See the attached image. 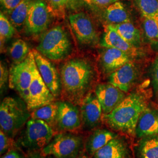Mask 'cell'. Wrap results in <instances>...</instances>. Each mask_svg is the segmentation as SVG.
Here are the masks:
<instances>
[{
    "label": "cell",
    "mask_w": 158,
    "mask_h": 158,
    "mask_svg": "<svg viewBox=\"0 0 158 158\" xmlns=\"http://www.w3.org/2000/svg\"><path fill=\"white\" fill-rule=\"evenodd\" d=\"M153 79L154 89L156 91H158V59L155 63V64L154 66Z\"/></svg>",
    "instance_id": "35"
},
{
    "label": "cell",
    "mask_w": 158,
    "mask_h": 158,
    "mask_svg": "<svg viewBox=\"0 0 158 158\" xmlns=\"http://www.w3.org/2000/svg\"><path fill=\"white\" fill-rule=\"evenodd\" d=\"M102 46L106 48H116L124 51L130 55H134L136 52L135 46L124 40L110 24L108 25L101 42Z\"/></svg>",
    "instance_id": "19"
},
{
    "label": "cell",
    "mask_w": 158,
    "mask_h": 158,
    "mask_svg": "<svg viewBox=\"0 0 158 158\" xmlns=\"http://www.w3.org/2000/svg\"><path fill=\"white\" fill-rule=\"evenodd\" d=\"M35 62L32 51L22 62L12 66L9 74V86L17 91L25 102L28 96L29 89L33 77V64Z\"/></svg>",
    "instance_id": "7"
},
{
    "label": "cell",
    "mask_w": 158,
    "mask_h": 158,
    "mask_svg": "<svg viewBox=\"0 0 158 158\" xmlns=\"http://www.w3.org/2000/svg\"><path fill=\"white\" fill-rule=\"evenodd\" d=\"M14 145V142L11 137L6 135L2 131H0V153L1 155L4 154L10 151Z\"/></svg>",
    "instance_id": "30"
},
{
    "label": "cell",
    "mask_w": 158,
    "mask_h": 158,
    "mask_svg": "<svg viewBox=\"0 0 158 158\" xmlns=\"http://www.w3.org/2000/svg\"><path fill=\"white\" fill-rule=\"evenodd\" d=\"M83 147V139L81 136L61 132L53 137L41 153L44 156H52L55 158H76Z\"/></svg>",
    "instance_id": "5"
},
{
    "label": "cell",
    "mask_w": 158,
    "mask_h": 158,
    "mask_svg": "<svg viewBox=\"0 0 158 158\" xmlns=\"http://www.w3.org/2000/svg\"><path fill=\"white\" fill-rule=\"evenodd\" d=\"M23 0H1V3L6 11L10 13Z\"/></svg>",
    "instance_id": "32"
},
{
    "label": "cell",
    "mask_w": 158,
    "mask_h": 158,
    "mask_svg": "<svg viewBox=\"0 0 158 158\" xmlns=\"http://www.w3.org/2000/svg\"><path fill=\"white\" fill-rule=\"evenodd\" d=\"M28 110L18 100L8 97L0 106V127L6 135L13 137L27 124L31 114Z\"/></svg>",
    "instance_id": "3"
},
{
    "label": "cell",
    "mask_w": 158,
    "mask_h": 158,
    "mask_svg": "<svg viewBox=\"0 0 158 158\" xmlns=\"http://www.w3.org/2000/svg\"><path fill=\"white\" fill-rule=\"evenodd\" d=\"M147 108L144 96L134 92L125 97L111 113L104 115V120L113 130L134 135L139 118Z\"/></svg>",
    "instance_id": "2"
},
{
    "label": "cell",
    "mask_w": 158,
    "mask_h": 158,
    "mask_svg": "<svg viewBox=\"0 0 158 158\" xmlns=\"http://www.w3.org/2000/svg\"><path fill=\"white\" fill-rule=\"evenodd\" d=\"M111 25L117 33L128 43L134 46L139 45L141 41V34L133 23L128 22Z\"/></svg>",
    "instance_id": "23"
},
{
    "label": "cell",
    "mask_w": 158,
    "mask_h": 158,
    "mask_svg": "<svg viewBox=\"0 0 158 158\" xmlns=\"http://www.w3.org/2000/svg\"><path fill=\"white\" fill-rule=\"evenodd\" d=\"M117 136V134L107 130H96L87 139L85 145V150L90 156H93L97 151Z\"/></svg>",
    "instance_id": "20"
},
{
    "label": "cell",
    "mask_w": 158,
    "mask_h": 158,
    "mask_svg": "<svg viewBox=\"0 0 158 158\" xmlns=\"http://www.w3.org/2000/svg\"><path fill=\"white\" fill-rule=\"evenodd\" d=\"M104 16L110 24L130 22L128 12L124 5L119 1H117L108 6L104 11Z\"/></svg>",
    "instance_id": "21"
},
{
    "label": "cell",
    "mask_w": 158,
    "mask_h": 158,
    "mask_svg": "<svg viewBox=\"0 0 158 158\" xmlns=\"http://www.w3.org/2000/svg\"><path fill=\"white\" fill-rule=\"evenodd\" d=\"M53 10H62L65 6H68L69 0H48Z\"/></svg>",
    "instance_id": "33"
},
{
    "label": "cell",
    "mask_w": 158,
    "mask_h": 158,
    "mask_svg": "<svg viewBox=\"0 0 158 158\" xmlns=\"http://www.w3.org/2000/svg\"><path fill=\"white\" fill-rule=\"evenodd\" d=\"M29 158H44V156H43L42 153H35L34 154L31 155Z\"/></svg>",
    "instance_id": "38"
},
{
    "label": "cell",
    "mask_w": 158,
    "mask_h": 158,
    "mask_svg": "<svg viewBox=\"0 0 158 158\" xmlns=\"http://www.w3.org/2000/svg\"><path fill=\"white\" fill-rule=\"evenodd\" d=\"M85 3H90V0H69L68 7L72 9H77L83 6Z\"/></svg>",
    "instance_id": "34"
},
{
    "label": "cell",
    "mask_w": 158,
    "mask_h": 158,
    "mask_svg": "<svg viewBox=\"0 0 158 158\" xmlns=\"http://www.w3.org/2000/svg\"><path fill=\"white\" fill-rule=\"evenodd\" d=\"M29 52L27 44L22 40L15 41L10 48V56L16 64L23 61L28 56Z\"/></svg>",
    "instance_id": "26"
},
{
    "label": "cell",
    "mask_w": 158,
    "mask_h": 158,
    "mask_svg": "<svg viewBox=\"0 0 158 158\" xmlns=\"http://www.w3.org/2000/svg\"><path fill=\"white\" fill-rule=\"evenodd\" d=\"M131 61V55L128 53L113 48L104 51L101 59L102 67L107 73H113Z\"/></svg>",
    "instance_id": "18"
},
{
    "label": "cell",
    "mask_w": 158,
    "mask_h": 158,
    "mask_svg": "<svg viewBox=\"0 0 158 158\" xmlns=\"http://www.w3.org/2000/svg\"><path fill=\"white\" fill-rule=\"evenodd\" d=\"M76 158H88V157L86 156H85V155H81V156H78V157H77Z\"/></svg>",
    "instance_id": "39"
},
{
    "label": "cell",
    "mask_w": 158,
    "mask_h": 158,
    "mask_svg": "<svg viewBox=\"0 0 158 158\" xmlns=\"http://www.w3.org/2000/svg\"><path fill=\"white\" fill-rule=\"evenodd\" d=\"M143 29L147 37L149 40L158 42V21L149 18L144 17Z\"/></svg>",
    "instance_id": "29"
},
{
    "label": "cell",
    "mask_w": 158,
    "mask_h": 158,
    "mask_svg": "<svg viewBox=\"0 0 158 158\" xmlns=\"http://www.w3.org/2000/svg\"><path fill=\"white\" fill-rule=\"evenodd\" d=\"M48 156V157L47 158H54L53 156Z\"/></svg>",
    "instance_id": "40"
},
{
    "label": "cell",
    "mask_w": 158,
    "mask_h": 158,
    "mask_svg": "<svg viewBox=\"0 0 158 158\" xmlns=\"http://www.w3.org/2000/svg\"><path fill=\"white\" fill-rule=\"evenodd\" d=\"M36 66L48 88L55 97L60 91V82L56 68L48 59L36 49L32 50Z\"/></svg>",
    "instance_id": "11"
},
{
    "label": "cell",
    "mask_w": 158,
    "mask_h": 158,
    "mask_svg": "<svg viewBox=\"0 0 158 158\" xmlns=\"http://www.w3.org/2000/svg\"><path fill=\"white\" fill-rule=\"evenodd\" d=\"M92 158H131V152L127 142L117 136L97 151Z\"/></svg>",
    "instance_id": "16"
},
{
    "label": "cell",
    "mask_w": 158,
    "mask_h": 158,
    "mask_svg": "<svg viewBox=\"0 0 158 158\" xmlns=\"http://www.w3.org/2000/svg\"><path fill=\"white\" fill-rule=\"evenodd\" d=\"M58 104L55 128L63 132L78 129L81 121L78 108L69 102H58Z\"/></svg>",
    "instance_id": "12"
},
{
    "label": "cell",
    "mask_w": 158,
    "mask_h": 158,
    "mask_svg": "<svg viewBox=\"0 0 158 158\" xmlns=\"http://www.w3.org/2000/svg\"><path fill=\"white\" fill-rule=\"evenodd\" d=\"M61 83L66 98L72 102H83L94 78L90 63L81 58L68 60L61 69Z\"/></svg>",
    "instance_id": "1"
},
{
    "label": "cell",
    "mask_w": 158,
    "mask_h": 158,
    "mask_svg": "<svg viewBox=\"0 0 158 158\" xmlns=\"http://www.w3.org/2000/svg\"><path fill=\"white\" fill-rule=\"evenodd\" d=\"M55 97L46 86L36 66L35 60L33 64V77L29 89L27 107L29 111L53 102Z\"/></svg>",
    "instance_id": "8"
},
{
    "label": "cell",
    "mask_w": 158,
    "mask_h": 158,
    "mask_svg": "<svg viewBox=\"0 0 158 158\" xmlns=\"http://www.w3.org/2000/svg\"><path fill=\"white\" fill-rule=\"evenodd\" d=\"M52 8L42 0L32 1L29 9L25 27L31 34H39L46 30L50 24Z\"/></svg>",
    "instance_id": "9"
},
{
    "label": "cell",
    "mask_w": 158,
    "mask_h": 158,
    "mask_svg": "<svg viewBox=\"0 0 158 158\" xmlns=\"http://www.w3.org/2000/svg\"><path fill=\"white\" fill-rule=\"evenodd\" d=\"M1 158H22L20 154L15 150L11 149Z\"/></svg>",
    "instance_id": "37"
},
{
    "label": "cell",
    "mask_w": 158,
    "mask_h": 158,
    "mask_svg": "<svg viewBox=\"0 0 158 158\" xmlns=\"http://www.w3.org/2000/svg\"><path fill=\"white\" fill-rule=\"evenodd\" d=\"M95 94L102 106L104 115L111 113L125 97L124 91L110 83L98 85Z\"/></svg>",
    "instance_id": "13"
},
{
    "label": "cell",
    "mask_w": 158,
    "mask_h": 158,
    "mask_svg": "<svg viewBox=\"0 0 158 158\" xmlns=\"http://www.w3.org/2000/svg\"><path fill=\"white\" fill-rule=\"evenodd\" d=\"M138 149L140 158H158V136L145 138Z\"/></svg>",
    "instance_id": "25"
},
{
    "label": "cell",
    "mask_w": 158,
    "mask_h": 158,
    "mask_svg": "<svg viewBox=\"0 0 158 158\" xmlns=\"http://www.w3.org/2000/svg\"><path fill=\"white\" fill-rule=\"evenodd\" d=\"M117 1H118V0H90V2L99 6H110Z\"/></svg>",
    "instance_id": "36"
},
{
    "label": "cell",
    "mask_w": 158,
    "mask_h": 158,
    "mask_svg": "<svg viewBox=\"0 0 158 158\" xmlns=\"http://www.w3.org/2000/svg\"><path fill=\"white\" fill-rule=\"evenodd\" d=\"M9 80V74L6 65L1 62L0 64V88L2 92L6 87V84Z\"/></svg>",
    "instance_id": "31"
},
{
    "label": "cell",
    "mask_w": 158,
    "mask_h": 158,
    "mask_svg": "<svg viewBox=\"0 0 158 158\" xmlns=\"http://www.w3.org/2000/svg\"><path fill=\"white\" fill-rule=\"evenodd\" d=\"M15 33V28L10 21L1 12L0 14V36L1 42L12 38Z\"/></svg>",
    "instance_id": "28"
},
{
    "label": "cell",
    "mask_w": 158,
    "mask_h": 158,
    "mask_svg": "<svg viewBox=\"0 0 158 158\" xmlns=\"http://www.w3.org/2000/svg\"><path fill=\"white\" fill-rule=\"evenodd\" d=\"M138 71L131 61L111 73L109 82L124 93L130 90L137 78Z\"/></svg>",
    "instance_id": "15"
},
{
    "label": "cell",
    "mask_w": 158,
    "mask_h": 158,
    "mask_svg": "<svg viewBox=\"0 0 158 158\" xmlns=\"http://www.w3.org/2000/svg\"><path fill=\"white\" fill-rule=\"evenodd\" d=\"M58 107V102H53L49 104L35 109L31 114V118L43 120L52 128L53 127L55 128Z\"/></svg>",
    "instance_id": "22"
},
{
    "label": "cell",
    "mask_w": 158,
    "mask_h": 158,
    "mask_svg": "<svg viewBox=\"0 0 158 158\" xmlns=\"http://www.w3.org/2000/svg\"><path fill=\"white\" fill-rule=\"evenodd\" d=\"M71 49L68 33L62 27L57 26L42 35L36 50L49 60H59L68 56Z\"/></svg>",
    "instance_id": "4"
},
{
    "label": "cell",
    "mask_w": 158,
    "mask_h": 158,
    "mask_svg": "<svg viewBox=\"0 0 158 158\" xmlns=\"http://www.w3.org/2000/svg\"><path fill=\"white\" fill-rule=\"evenodd\" d=\"M31 0H23L17 7L10 12V21L14 27L19 28L25 25L31 4Z\"/></svg>",
    "instance_id": "24"
},
{
    "label": "cell",
    "mask_w": 158,
    "mask_h": 158,
    "mask_svg": "<svg viewBox=\"0 0 158 158\" xmlns=\"http://www.w3.org/2000/svg\"><path fill=\"white\" fill-rule=\"evenodd\" d=\"M134 1L143 17L158 21V0H134Z\"/></svg>",
    "instance_id": "27"
},
{
    "label": "cell",
    "mask_w": 158,
    "mask_h": 158,
    "mask_svg": "<svg viewBox=\"0 0 158 158\" xmlns=\"http://www.w3.org/2000/svg\"><path fill=\"white\" fill-rule=\"evenodd\" d=\"M69 23L79 42L85 45L92 44L97 40V34L90 19L83 12L72 14Z\"/></svg>",
    "instance_id": "10"
},
{
    "label": "cell",
    "mask_w": 158,
    "mask_h": 158,
    "mask_svg": "<svg viewBox=\"0 0 158 158\" xmlns=\"http://www.w3.org/2000/svg\"><path fill=\"white\" fill-rule=\"evenodd\" d=\"M102 106L96 95L90 93L83 99L81 108V121L86 129L91 130L99 124L102 119Z\"/></svg>",
    "instance_id": "14"
},
{
    "label": "cell",
    "mask_w": 158,
    "mask_h": 158,
    "mask_svg": "<svg viewBox=\"0 0 158 158\" xmlns=\"http://www.w3.org/2000/svg\"><path fill=\"white\" fill-rule=\"evenodd\" d=\"M55 136L54 130L45 121L38 119H29L19 143L29 151L43 149Z\"/></svg>",
    "instance_id": "6"
},
{
    "label": "cell",
    "mask_w": 158,
    "mask_h": 158,
    "mask_svg": "<svg viewBox=\"0 0 158 158\" xmlns=\"http://www.w3.org/2000/svg\"><path fill=\"white\" fill-rule=\"evenodd\" d=\"M135 135L138 138L158 136V113L148 108L142 113L136 125Z\"/></svg>",
    "instance_id": "17"
}]
</instances>
